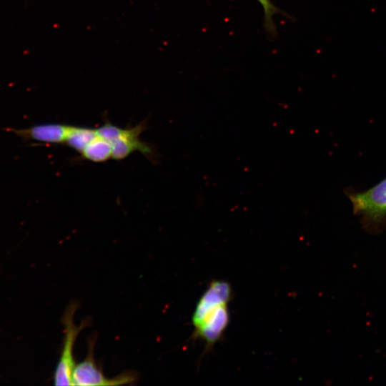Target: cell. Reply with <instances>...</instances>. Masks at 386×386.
I'll use <instances>...</instances> for the list:
<instances>
[{"label": "cell", "mask_w": 386, "mask_h": 386, "mask_svg": "<svg viewBox=\"0 0 386 386\" xmlns=\"http://www.w3.org/2000/svg\"><path fill=\"white\" fill-rule=\"evenodd\" d=\"M97 135L96 129L71 126L64 144L81 153L89 143Z\"/></svg>", "instance_id": "ba28073f"}, {"label": "cell", "mask_w": 386, "mask_h": 386, "mask_svg": "<svg viewBox=\"0 0 386 386\" xmlns=\"http://www.w3.org/2000/svg\"><path fill=\"white\" fill-rule=\"evenodd\" d=\"M353 213L360 217L364 228L377 233L386 226V177L363 192L347 194Z\"/></svg>", "instance_id": "7a4b0ae2"}, {"label": "cell", "mask_w": 386, "mask_h": 386, "mask_svg": "<svg viewBox=\"0 0 386 386\" xmlns=\"http://www.w3.org/2000/svg\"><path fill=\"white\" fill-rule=\"evenodd\" d=\"M147 123L141 122L134 127L120 128L109 122H105L96 129L97 134L108 141L112 148V158L120 160L134 152L138 151L151 162L157 160V152L153 146L140 139L146 129Z\"/></svg>", "instance_id": "3957f363"}, {"label": "cell", "mask_w": 386, "mask_h": 386, "mask_svg": "<svg viewBox=\"0 0 386 386\" xmlns=\"http://www.w3.org/2000/svg\"><path fill=\"white\" fill-rule=\"evenodd\" d=\"M84 159L94 162H104L112 158L111 144L97 135L81 153Z\"/></svg>", "instance_id": "52a82bcc"}, {"label": "cell", "mask_w": 386, "mask_h": 386, "mask_svg": "<svg viewBox=\"0 0 386 386\" xmlns=\"http://www.w3.org/2000/svg\"><path fill=\"white\" fill-rule=\"evenodd\" d=\"M71 126L49 123L36 124L27 128H4L24 141H34L46 144H64Z\"/></svg>", "instance_id": "8992f818"}, {"label": "cell", "mask_w": 386, "mask_h": 386, "mask_svg": "<svg viewBox=\"0 0 386 386\" xmlns=\"http://www.w3.org/2000/svg\"><path fill=\"white\" fill-rule=\"evenodd\" d=\"M262 6L264 16V25L266 29L271 34H275V26L274 24L273 18L276 14L278 13V9L273 4L271 0H257Z\"/></svg>", "instance_id": "9c48e42d"}, {"label": "cell", "mask_w": 386, "mask_h": 386, "mask_svg": "<svg viewBox=\"0 0 386 386\" xmlns=\"http://www.w3.org/2000/svg\"><path fill=\"white\" fill-rule=\"evenodd\" d=\"M232 295L229 283L212 280L197 302L192 317L193 337L204 340L206 350L224 334L229 322L228 304Z\"/></svg>", "instance_id": "6da1fadb"}, {"label": "cell", "mask_w": 386, "mask_h": 386, "mask_svg": "<svg viewBox=\"0 0 386 386\" xmlns=\"http://www.w3.org/2000/svg\"><path fill=\"white\" fill-rule=\"evenodd\" d=\"M96 338L93 336L88 340V352L85 359L76 364L73 374V385H134L137 380V374L134 370H127L113 378L104 375L94 357Z\"/></svg>", "instance_id": "5b68a950"}, {"label": "cell", "mask_w": 386, "mask_h": 386, "mask_svg": "<svg viewBox=\"0 0 386 386\" xmlns=\"http://www.w3.org/2000/svg\"><path fill=\"white\" fill-rule=\"evenodd\" d=\"M77 307L78 303L71 302L66 307L62 317L64 337L60 358L54 372L55 385H73L72 374L76 365L73 355L74 344L81 331L89 324L87 320H84L79 325L74 324V315Z\"/></svg>", "instance_id": "277c9868"}]
</instances>
